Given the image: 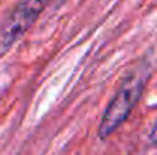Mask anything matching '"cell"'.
Instances as JSON below:
<instances>
[{"label": "cell", "mask_w": 157, "mask_h": 155, "mask_svg": "<svg viewBox=\"0 0 157 155\" xmlns=\"http://www.w3.org/2000/svg\"><path fill=\"white\" fill-rule=\"evenodd\" d=\"M147 73L148 72L144 70V67H140L139 70L128 73L127 78L121 82L116 94L107 105L102 114L98 129L101 138L110 137L127 120V117L130 116V113L133 111V108L142 96L147 82Z\"/></svg>", "instance_id": "obj_1"}, {"label": "cell", "mask_w": 157, "mask_h": 155, "mask_svg": "<svg viewBox=\"0 0 157 155\" xmlns=\"http://www.w3.org/2000/svg\"><path fill=\"white\" fill-rule=\"evenodd\" d=\"M46 0H18L0 24V55L6 53L37 21Z\"/></svg>", "instance_id": "obj_2"}, {"label": "cell", "mask_w": 157, "mask_h": 155, "mask_svg": "<svg viewBox=\"0 0 157 155\" xmlns=\"http://www.w3.org/2000/svg\"><path fill=\"white\" fill-rule=\"evenodd\" d=\"M150 138H151V142H154V143H157V122H156V125L153 126V129H151Z\"/></svg>", "instance_id": "obj_3"}, {"label": "cell", "mask_w": 157, "mask_h": 155, "mask_svg": "<svg viewBox=\"0 0 157 155\" xmlns=\"http://www.w3.org/2000/svg\"><path fill=\"white\" fill-rule=\"evenodd\" d=\"M66 0H55V6H59V5H63Z\"/></svg>", "instance_id": "obj_4"}]
</instances>
